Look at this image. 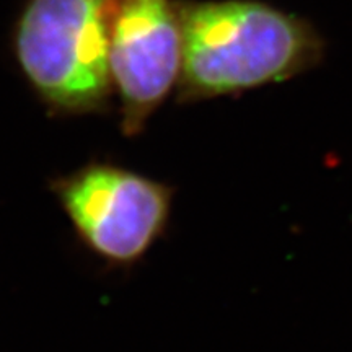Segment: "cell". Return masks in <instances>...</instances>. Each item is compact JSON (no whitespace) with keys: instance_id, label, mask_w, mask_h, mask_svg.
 Returning a JSON list of instances; mask_svg holds the SVG:
<instances>
[{"instance_id":"cell-1","label":"cell","mask_w":352,"mask_h":352,"mask_svg":"<svg viewBox=\"0 0 352 352\" xmlns=\"http://www.w3.org/2000/svg\"><path fill=\"white\" fill-rule=\"evenodd\" d=\"M183 69L178 103L239 95L315 69L324 41L310 21L256 0L178 3Z\"/></svg>"},{"instance_id":"cell-2","label":"cell","mask_w":352,"mask_h":352,"mask_svg":"<svg viewBox=\"0 0 352 352\" xmlns=\"http://www.w3.org/2000/svg\"><path fill=\"white\" fill-rule=\"evenodd\" d=\"M114 0H28L16 21L19 67L54 114L103 113L114 95L109 38Z\"/></svg>"},{"instance_id":"cell-3","label":"cell","mask_w":352,"mask_h":352,"mask_svg":"<svg viewBox=\"0 0 352 352\" xmlns=\"http://www.w3.org/2000/svg\"><path fill=\"white\" fill-rule=\"evenodd\" d=\"M77 236L114 266L140 261L168 226L173 188L135 171L94 162L51 184Z\"/></svg>"},{"instance_id":"cell-4","label":"cell","mask_w":352,"mask_h":352,"mask_svg":"<svg viewBox=\"0 0 352 352\" xmlns=\"http://www.w3.org/2000/svg\"><path fill=\"white\" fill-rule=\"evenodd\" d=\"M109 67L127 138L144 131L183 69V25L171 0H114Z\"/></svg>"}]
</instances>
